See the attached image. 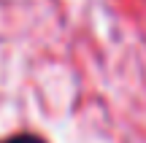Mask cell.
<instances>
[{"label":"cell","mask_w":146,"mask_h":143,"mask_svg":"<svg viewBox=\"0 0 146 143\" xmlns=\"http://www.w3.org/2000/svg\"><path fill=\"white\" fill-rule=\"evenodd\" d=\"M0 143H49V140H43L41 135H33V132H19V135H11V138H5Z\"/></svg>","instance_id":"1"}]
</instances>
